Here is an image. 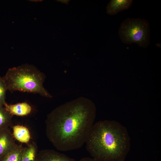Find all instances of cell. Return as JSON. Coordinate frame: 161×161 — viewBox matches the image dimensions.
Wrapping results in <instances>:
<instances>
[{
  "label": "cell",
  "mask_w": 161,
  "mask_h": 161,
  "mask_svg": "<svg viewBox=\"0 0 161 161\" xmlns=\"http://www.w3.org/2000/svg\"><path fill=\"white\" fill-rule=\"evenodd\" d=\"M96 112L95 103L83 97L62 104L47 116V136L58 150L80 148L86 143L94 124Z\"/></svg>",
  "instance_id": "1"
},
{
  "label": "cell",
  "mask_w": 161,
  "mask_h": 161,
  "mask_svg": "<svg viewBox=\"0 0 161 161\" xmlns=\"http://www.w3.org/2000/svg\"><path fill=\"white\" fill-rule=\"evenodd\" d=\"M14 137L19 142L27 143L30 139V134L27 128L23 126L17 125L13 127Z\"/></svg>",
  "instance_id": "9"
},
{
  "label": "cell",
  "mask_w": 161,
  "mask_h": 161,
  "mask_svg": "<svg viewBox=\"0 0 161 161\" xmlns=\"http://www.w3.org/2000/svg\"><path fill=\"white\" fill-rule=\"evenodd\" d=\"M35 161H75L73 158L52 149L41 150L37 152Z\"/></svg>",
  "instance_id": "6"
},
{
  "label": "cell",
  "mask_w": 161,
  "mask_h": 161,
  "mask_svg": "<svg viewBox=\"0 0 161 161\" xmlns=\"http://www.w3.org/2000/svg\"><path fill=\"white\" fill-rule=\"evenodd\" d=\"M4 107L6 111L12 116H26L31 113L32 110L31 106L25 102L14 104H8L6 103Z\"/></svg>",
  "instance_id": "7"
},
{
  "label": "cell",
  "mask_w": 161,
  "mask_h": 161,
  "mask_svg": "<svg viewBox=\"0 0 161 161\" xmlns=\"http://www.w3.org/2000/svg\"><path fill=\"white\" fill-rule=\"evenodd\" d=\"M2 78L7 90L11 92L18 91L52 97L43 86L44 74L32 65L26 64L10 68Z\"/></svg>",
  "instance_id": "3"
},
{
  "label": "cell",
  "mask_w": 161,
  "mask_h": 161,
  "mask_svg": "<svg viewBox=\"0 0 161 161\" xmlns=\"http://www.w3.org/2000/svg\"><path fill=\"white\" fill-rule=\"evenodd\" d=\"M7 90L2 77H0V106H4L6 103L5 100Z\"/></svg>",
  "instance_id": "13"
},
{
  "label": "cell",
  "mask_w": 161,
  "mask_h": 161,
  "mask_svg": "<svg viewBox=\"0 0 161 161\" xmlns=\"http://www.w3.org/2000/svg\"><path fill=\"white\" fill-rule=\"evenodd\" d=\"M86 143L87 151L96 161H124L130 147L127 129L113 120L94 123Z\"/></svg>",
  "instance_id": "2"
},
{
  "label": "cell",
  "mask_w": 161,
  "mask_h": 161,
  "mask_svg": "<svg viewBox=\"0 0 161 161\" xmlns=\"http://www.w3.org/2000/svg\"><path fill=\"white\" fill-rule=\"evenodd\" d=\"M79 161H96L92 158L84 157L81 159Z\"/></svg>",
  "instance_id": "14"
},
{
  "label": "cell",
  "mask_w": 161,
  "mask_h": 161,
  "mask_svg": "<svg viewBox=\"0 0 161 161\" xmlns=\"http://www.w3.org/2000/svg\"><path fill=\"white\" fill-rule=\"evenodd\" d=\"M37 148L34 143L24 147L21 161H35L37 153Z\"/></svg>",
  "instance_id": "11"
},
{
  "label": "cell",
  "mask_w": 161,
  "mask_h": 161,
  "mask_svg": "<svg viewBox=\"0 0 161 161\" xmlns=\"http://www.w3.org/2000/svg\"><path fill=\"white\" fill-rule=\"evenodd\" d=\"M132 0H111L106 7V12L112 16L129 8L132 4Z\"/></svg>",
  "instance_id": "8"
},
{
  "label": "cell",
  "mask_w": 161,
  "mask_h": 161,
  "mask_svg": "<svg viewBox=\"0 0 161 161\" xmlns=\"http://www.w3.org/2000/svg\"><path fill=\"white\" fill-rule=\"evenodd\" d=\"M58 1L63 3L64 4H67L69 3V0H58Z\"/></svg>",
  "instance_id": "15"
},
{
  "label": "cell",
  "mask_w": 161,
  "mask_h": 161,
  "mask_svg": "<svg viewBox=\"0 0 161 161\" xmlns=\"http://www.w3.org/2000/svg\"><path fill=\"white\" fill-rule=\"evenodd\" d=\"M12 117L4 106H0V130L8 128L12 124Z\"/></svg>",
  "instance_id": "12"
},
{
  "label": "cell",
  "mask_w": 161,
  "mask_h": 161,
  "mask_svg": "<svg viewBox=\"0 0 161 161\" xmlns=\"http://www.w3.org/2000/svg\"><path fill=\"white\" fill-rule=\"evenodd\" d=\"M24 148L21 145L17 144L0 161H21Z\"/></svg>",
  "instance_id": "10"
},
{
  "label": "cell",
  "mask_w": 161,
  "mask_h": 161,
  "mask_svg": "<svg viewBox=\"0 0 161 161\" xmlns=\"http://www.w3.org/2000/svg\"><path fill=\"white\" fill-rule=\"evenodd\" d=\"M16 144L9 128L0 130V161Z\"/></svg>",
  "instance_id": "5"
},
{
  "label": "cell",
  "mask_w": 161,
  "mask_h": 161,
  "mask_svg": "<svg viewBox=\"0 0 161 161\" xmlns=\"http://www.w3.org/2000/svg\"><path fill=\"white\" fill-rule=\"evenodd\" d=\"M118 34L122 41L126 44L135 43L145 48L150 43L149 24L144 19H126L120 24Z\"/></svg>",
  "instance_id": "4"
}]
</instances>
